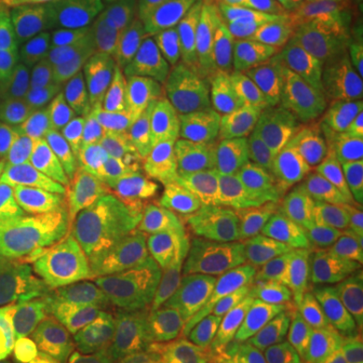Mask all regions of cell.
<instances>
[{"instance_id": "cell-1", "label": "cell", "mask_w": 363, "mask_h": 363, "mask_svg": "<svg viewBox=\"0 0 363 363\" xmlns=\"http://www.w3.org/2000/svg\"><path fill=\"white\" fill-rule=\"evenodd\" d=\"M95 9L107 55L123 57L178 52L208 18L204 0H107Z\"/></svg>"}, {"instance_id": "cell-2", "label": "cell", "mask_w": 363, "mask_h": 363, "mask_svg": "<svg viewBox=\"0 0 363 363\" xmlns=\"http://www.w3.org/2000/svg\"><path fill=\"white\" fill-rule=\"evenodd\" d=\"M341 131L323 111L305 73L291 75L271 111L247 135L248 152L297 154L327 168L337 150Z\"/></svg>"}, {"instance_id": "cell-3", "label": "cell", "mask_w": 363, "mask_h": 363, "mask_svg": "<svg viewBox=\"0 0 363 363\" xmlns=\"http://www.w3.org/2000/svg\"><path fill=\"white\" fill-rule=\"evenodd\" d=\"M21 37L35 85H51L107 55L97 9H55L23 14Z\"/></svg>"}, {"instance_id": "cell-4", "label": "cell", "mask_w": 363, "mask_h": 363, "mask_svg": "<svg viewBox=\"0 0 363 363\" xmlns=\"http://www.w3.org/2000/svg\"><path fill=\"white\" fill-rule=\"evenodd\" d=\"M230 130L224 111L202 105H188L172 123L164 143L178 188L180 220L184 214L204 208L226 154Z\"/></svg>"}, {"instance_id": "cell-5", "label": "cell", "mask_w": 363, "mask_h": 363, "mask_svg": "<svg viewBox=\"0 0 363 363\" xmlns=\"http://www.w3.org/2000/svg\"><path fill=\"white\" fill-rule=\"evenodd\" d=\"M351 283H323L309 289L285 319L293 353L317 363H350L355 355V325L347 289Z\"/></svg>"}, {"instance_id": "cell-6", "label": "cell", "mask_w": 363, "mask_h": 363, "mask_svg": "<svg viewBox=\"0 0 363 363\" xmlns=\"http://www.w3.org/2000/svg\"><path fill=\"white\" fill-rule=\"evenodd\" d=\"M323 194L327 174L311 160L281 152L252 156V218L269 238Z\"/></svg>"}, {"instance_id": "cell-7", "label": "cell", "mask_w": 363, "mask_h": 363, "mask_svg": "<svg viewBox=\"0 0 363 363\" xmlns=\"http://www.w3.org/2000/svg\"><path fill=\"white\" fill-rule=\"evenodd\" d=\"M301 264L307 291L323 283H351L359 274L357 226L329 192L305 210Z\"/></svg>"}, {"instance_id": "cell-8", "label": "cell", "mask_w": 363, "mask_h": 363, "mask_svg": "<svg viewBox=\"0 0 363 363\" xmlns=\"http://www.w3.org/2000/svg\"><path fill=\"white\" fill-rule=\"evenodd\" d=\"M295 73L301 71L291 65L286 45L272 33L259 51L238 65L233 99L226 109L233 130L247 140L248 133L271 111L281 89Z\"/></svg>"}, {"instance_id": "cell-9", "label": "cell", "mask_w": 363, "mask_h": 363, "mask_svg": "<svg viewBox=\"0 0 363 363\" xmlns=\"http://www.w3.org/2000/svg\"><path fill=\"white\" fill-rule=\"evenodd\" d=\"M363 40V0H331L283 43L291 65L305 73L323 61L350 55Z\"/></svg>"}, {"instance_id": "cell-10", "label": "cell", "mask_w": 363, "mask_h": 363, "mask_svg": "<svg viewBox=\"0 0 363 363\" xmlns=\"http://www.w3.org/2000/svg\"><path fill=\"white\" fill-rule=\"evenodd\" d=\"M198 286L218 313L242 319L271 343L281 341L285 317L260 283L257 264H210Z\"/></svg>"}, {"instance_id": "cell-11", "label": "cell", "mask_w": 363, "mask_h": 363, "mask_svg": "<svg viewBox=\"0 0 363 363\" xmlns=\"http://www.w3.org/2000/svg\"><path fill=\"white\" fill-rule=\"evenodd\" d=\"M59 327L109 363H140L116 315L89 277L69 281Z\"/></svg>"}, {"instance_id": "cell-12", "label": "cell", "mask_w": 363, "mask_h": 363, "mask_svg": "<svg viewBox=\"0 0 363 363\" xmlns=\"http://www.w3.org/2000/svg\"><path fill=\"white\" fill-rule=\"evenodd\" d=\"M307 206L301 208L272 236L257 259L260 283L285 319L297 309L301 298L307 293L301 264V224Z\"/></svg>"}, {"instance_id": "cell-13", "label": "cell", "mask_w": 363, "mask_h": 363, "mask_svg": "<svg viewBox=\"0 0 363 363\" xmlns=\"http://www.w3.org/2000/svg\"><path fill=\"white\" fill-rule=\"evenodd\" d=\"M123 184L133 206L138 208L154 233H168L180 222L178 188L166 143H157L138 162H133L128 172V180Z\"/></svg>"}, {"instance_id": "cell-14", "label": "cell", "mask_w": 363, "mask_h": 363, "mask_svg": "<svg viewBox=\"0 0 363 363\" xmlns=\"http://www.w3.org/2000/svg\"><path fill=\"white\" fill-rule=\"evenodd\" d=\"M277 0H234L220 6L202 28L226 57L245 63L274 33Z\"/></svg>"}, {"instance_id": "cell-15", "label": "cell", "mask_w": 363, "mask_h": 363, "mask_svg": "<svg viewBox=\"0 0 363 363\" xmlns=\"http://www.w3.org/2000/svg\"><path fill=\"white\" fill-rule=\"evenodd\" d=\"M182 65L192 105L224 111L233 99L238 63L226 57L200 26L184 45Z\"/></svg>"}, {"instance_id": "cell-16", "label": "cell", "mask_w": 363, "mask_h": 363, "mask_svg": "<svg viewBox=\"0 0 363 363\" xmlns=\"http://www.w3.org/2000/svg\"><path fill=\"white\" fill-rule=\"evenodd\" d=\"M204 216L214 222H247L252 218V154L238 131L230 130L220 169L210 186Z\"/></svg>"}, {"instance_id": "cell-17", "label": "cell", "mask_w": 363, "mask_h": 363, "mask_svg": "<svg viewBox=\"0 0 363 363\" xmlns=\"http://www.w3.org/2000/svg\"><path fill=\"white\" fill-rule=\"evenodd\" d=\"M89 279L105 305L116 315L117 323L121 325L133 353L138 355V359H142L156 337L152 311L147 309L142 293L131 283L121 264L113 260H101L91 271Z\"/></svg>"}, {"instance_id": "cell-18", "label": "cell", "mask_w": 363, "mask_h": 363, "mask_svg": "<svg viewBox=\"0 0 363 363\" xmlns=\"http://www.w3.org/2000/svg\"><path fill=\"white\" fill-rule=\"evenodd\" d=\"M61 145L47 128H35L13 164L0 168V202L47 198L59 180Z\"/></svg>"}, {"instance_id": "cell-19", "label": "cell", "mask_w": 363, "mask_h": 363, "mask_svg": "<svg viewBox=\"0 0 363 363\" xmlns=\"http://www.w3.org/2000/svg\"><path fill=\"white\" fill-rule=\"evenodd\" d=\"M101 99V67L85 63L52 81L39 105L43 128L55 135H65L81 121L93 117Z\"/></svg>"}, {"instance_id": "cell-20", "label": "cell", "mask_w": 363, "mask_h": 363, "mask_svg": "<svg viewBox=\"0 0 363 363\" xmlns=\"http://www.w3.org/2000/svg\"><path fill=\"white\" fill-rule=\"evenodd\" d=\"M182 220L210 264H257L262 248L271 240L255 220L214 222L204 216L202 208L184 214Z\"/></svg>"}, {"instance_id": "cell-21", "label": "cell", "mask_w": 363, "mask_h": 363, "mask_svg": "<svg viewBox=\"0 0 363 363\" xmlns=\"http://www.w3.org/2000/svg\"><path fill=\"white\" fill-rule=\"evenodd\" d=\"M33 255L43 267L61 274L67 281L89 277L91 271L105 260L95 212L65 222L51 242Z\"/></svg>"}, {"instance_id": "cell-22", "label": "cell", "mask_w": 363, "mask_h": 363, "mask_svg": "<svg viewBox=\"0 0 363 363\" xmlns=\"http://www.w3.org/2000/svg\"><path fill=\"white\" fill-rule=\"evenodd\" d=\"M305 77L339 131L345 133L362 121V89L351 52L311 67Z\"/></svg>"}, {"instance_id": "cell-23", "label": "cell", "mask_w": 363, "mask_h": 363, "mask_svg": "<svg viewBox=\"0 0 363 363\" xmlns=\"http://www.w3.org/2000/svg\"><path fill=\"white\" fill-rule=\"evenodd\" d=\"M216 307L200 286H186L162 293L152 311V319L156 335L192 351L196 341L204 335L208 325L216 319Z\"/></svg>"}, {"instance_id": "cell-24", "label": "cell", "mask_w": 363, "mask_h": 363, "mask_svg": "<svg viewBox=\"0 0 363 363\" xmlns=\"http://www.w3.org/2000/svg\"><path fill=\"white\" fill-rule=\"evenodd\" d=\"M49 196L0 202V242L23 252H39L65 224Z\"/></svg>"}, {"instance_id": "cell-25", "label": "cell", "mask_w": 363, "mask_h": 363, "mask_svg": "<svg viewBox=\"0 0 363 363\" xmlns=\"http://www.w3.org/2000/svg\"><path fill=\"white\" fill-rule=\"evenodd\" d=\"M192 105L190 93L184 91L180 95L168 99L150 116L140 121L131 123L123 130H116L107 133V162L111 168L128 169L138 162L143 154H147L157 143H162L168 135L172 123L178 119L182 111Z\"/></svg>"}, {"instance_id": "cell-26", "label": "cell", "mask_w": 363, "mask_h": 363, "mask_svg": "<svg viewBox=\"0 0 363 363\" xmlns=\"http://www.w3.org/2000/svg\"><path fill=\"white\" fill-rule=\"evenodd\" d=\"M0 363H109L55 325L37 331L9 333Z\"/></svg>"}, {"instance_id": "cell-27", "label": "cell", "mask_w": 363, "mask_h": 363, "mask_svg": "<svg viewBox=\"0 0 363 363\" xmlns=\"http://www.w3.org/2000/svg\"><path fill=\"white\" fill-rule=\"evenodd\" d=\"M105 259L121 262L145 236L154 233L147 220L130 200L128 188L121 182L95 210Z\"/></svg>"}, {"instance_id": "cell-28", "label": "cell", "mask_w": 363, "mask_h": 363, "mask_svg": "<svg viewBox=\"0 0 363 363\" xmlns=\"http://www.w3.org/2000/svg\"><path fill=\"white\" fill-rule=\"evenodd\" d=\"M69 281L37 260V269L28 279L23 295L18 298L9 319L11 331H37L59 325V317L65 303Z\"/></svg>"}, {"instance_id": "cell-29", "label": "cell", "mask_w": 363, "mask_h": 363, "mask_svg": "<svg viewBox=\"0 0 363 363\" xmlns=\"http://www.w3.org/2000/svg\"><path fill=\"white\" fill-rule=\"evenodd\" d=\"M325 174L331 196L353 224L363 228V121L343 133Z\"/></svg>"}, {"instance_id": "cell-30", "label": "cell", "mask_w": 363, "mask_h": 363, "mask_svg": "<svg viewBox=\"0 0 363 363\" xmlns=\"http://www.w3.org/2000/svg\"><path fill=\"white\" fill-rule=\"evenodd\" d=\"M180 73V51L162 57H119L101 67V95L154 89Z\"/></svg>"}, {"instance_id": "cell-31", "label": "cell", "mask_w": 363, "mask_h": 363, "mask_svg": "<svg viewBox=\"0 0 363 363\" xmlns=\"http://www.w3.org/2000/svg\"><path fill=\"white\" fill-rule=\"evenodd\" d=\"M188 91L186 85V75H184V65L182 73L176 79H172L166 85H160L154 89L130 91V93H111V95H101L99 104L93 111V119L104 128L107 133L116 130H123L131 123L140 121L145 116H150L154 109H157L168 99Z\"/></svg>"}, {"instance_id": "cell-32", "label": "cell", "mask_w": 363, "mask_h": 363, "mask_svg": "<svg viewBox=\"0 0 363 363\" xmlns=\"http://www.w3.org/2000/svg\"><path fill=\"white\" fill-rule=\"evenodd\" d=\"M37 85L28 65L21 21L0 6V101H35Z\"/></svg>"}, {"instance_id": "cell-33", "label": "cell", "mask_w": 363, "mask_h": 363, "mask_svg": "<svg viewBox=\"0 0 363 363\" xmlns=\"http://www.w3.org/2000/svg\"><path fill=\"white\" fill-rule=\"evenodd\" d=\"M123 182V169L107 168L87 176L61 178L52 186L49 200L67 222L93 214L107 196Z\"/></svg>"}, {"instance_id": "cell-34", "label": "cell", "mask_w": 363, "mask_h": 363, "mask_svg": "<svg viewBox=\"0 0 363 363\" xmlns=\"http://www.w3.org/2000/svg\"><path fill=\"white\" fill-rule=\"evenodd\" d=\"M271 343L250 329L242 319L218 313L204 335L196 341L192 353L202 363H234L248 350Z\"/></svg>"}, {"instance_id": "cell-35", "label": "cell", "mask_w": 363, "mask_h": 363, "mask_svg": "<svg viewBox=\"0 0 363 363\" xmlns=\"http://www.w3.org/2000/svg\"><path fill=\"white\" fill-rule=\"evenodd\" d=\"M168 245V233H152L119 262L131 283L142 293L150 311H154L157 298L164 293Z\"/></svg>"}, {"instance_id": "cell-36", "label": "cell", "mask_w": 363, "mask_h": 363, "mask_svg": "<svg viewBox=\"0 0 363 363\" xmlns=\"http://www.w3.org/2000/svg\"><path fill=\"white\" fill-rule=\"evenodd\" d=\"M107 166V131L93 117L67 131L59 156L61 178L87 176Z\"/></svg>"}, {"instance_id": "cell-37", "label": "cell", "mask_w": 363, "mask_h": 363, "mask_svg": "<svg viewBox=\"0 0 363 363\" xmlns=\"http://www.w3.org/2000/svg\"><path fill=\"white\" fill-rule=\"evenodd\" d=\"M168 259H166V285L164 293L198 286L208 272L210 260L194 242L188 226L180 220L168 230Z\"/></svg>"}, {"instance_id": "cell-38", "label": "cell", "mask_w": 363, "mask_h": 363, "mask_svg": "<svg viewBox=\"0 0 363 363\" xmlns=\"http://www.w3.org/2000/svg\"><path fill=\"white\" fill-rule=\"evenodd\" d=\"M39 117L37 101H0V168L23 152Z\"/></svg>"}, {"instance_id": "cell-39", "label": "cell", "mask_w": 363, "mask_h": 363, "mask_svg": "<svg viewBox=\"0 0 363 363\" xmlns=\"http://www.w3.org/2000/svg\"><path fill=\"white\" fill-rule=\"evenodd\" d=\"M37 269L33 252H23L0 242V321H9L28 279Z\"/></svg>"}, {"instance_id": "cell-40", "label": "cell", "mask_w": 363, "mask_h": 363, "mask_svg": "<svg viewBox=\"0 0 363 363\" xmlns=\"http://www.w3.org/2000/svg\"><path fill=\"white\" fill-rule=\"evenodd\" d=\"M331 0H277L274 2V35L285 40L303 21L323 9Z\"/></svg>"}, {"instance_id": "cell-41", "label": "cell", "mask_w": 363, "mask_h": 363, "mask_svg": "<svg viewBox=\"0 0 363 363\" xmlns=\"http://www.w3.org/2000/svg\"><path fill=\"white\" fill-rule=\"evenodd\" d=\"M107 0H0V6L14 14H28L55 9H95Z\"/></svg>"}, {"instance_id": "cell-42", "label": "cell", "mask_w": 363, "mask_h": 363, "mask_svg": "<svg viewBox=\"0 0 363 363\" xmlns=\"http://www.w3.org/2000/svg\"><path fill=\"white\" fill-rule=\"evenodd\" d=\"M140 363H202L194 353L169 339L156 335Z\"/></svg>"}, {"instance_id": "cell-43", "label": "cell", "mask_w": 363, "mask_h": 363, "mask_svg": "<svg viewBox=\"0 0 363 363\" xmlns=\"http://www.w3.org/2000/svg\"><path fill=\"white\" fill-rule=\"evenodd\" d=\"M234 363H309L281 343H264L242 353Z\"/></svg>"}, {"instance_id": "cell-44", "label": "cell", "mask_w": 363, "mask_h": 363, "mask_svg": "<svg viewBox=\"0 0 363 363\" xmlns=\"http://www.w3.org/2000/svg\"><path fill=\"white\" fill-rule=\"evenodd\" d=\"M347 298H350L351 317L355 325V347H363V277L351 281Z\"/></svg>"}, {"instance_id": "cell-45", "label": "cell", "mask_w": 363, "mask_h": 363, "mask_svg": "<svg viewBox=\"0 0 363 363\" xmlns=\"http://www.w3.org/2000/svg\"><path fill=\"white\" fill-rule=\"evenodd\" d=\"M353 57V63H355V69H357V77H359V89H362V119H363V40L353 49L351 52Z\"/></svg>"}, {"instance_id": "cell-46", "label": "cell", "mask_w": 363, "mask_h": 363, "mask_svg": "<svg viewBox=\"0 0 363 363\" xmlns=\"http://www.w3.org/2000/svg\"><path fill=\"white\" fill-rule=\"evenodd\" d=\"M9 333H11V323L9 321H0V351H2L6 339H9Z\"/></svg>"}, {"instance_id": "cell-47", "label": "cell", "mask_w": 363, "mask_h": 363, "mask_svg": "<svg viewBox=\"0 0 363 363\" xmlns=\"http://www.w3.org/2000/svg\"><path fill=\"white\" fill-rule=\"evenodd\" d=\"M357 236H359V274L363 277V228H357Z\"/></svg>"}, {"instance_id": "cell-48", "label": "cell", "mask_w": 363, "mask_h": 363, "mask_svg": "<svg viewBox=\"0 0 363 363\" xmlns=\"http://www.w3.org/2000/svg\"><path fill=\"white\" fill-rule=\"evenodd\" d=\"M206 4H210V6H216V9H220V6H226V4H230V2H234V0H204Z\"/></svg>"}, {"instance_id": "cell-49", "label": "cell", "mask_w": 363, "mask_h": 363, "mask_svg": "<svg viewBox=\"0 0 363 363\" xmlns=\"http://www.w3.org/2000/svg\"><path fill=\"white\" fill-rule=\"evenodd\" d=\"M353 363H363V347H357V351H355V355H353V359H351Z\"/></svg>"}, {"instance_id": "cell-50", "label": "cell", "mask_w": 363, "mask_h": 363, "mask_svg": "<svg viewBox=\"0 0 363 363\" xmlns=\"http://www.w3.org/2000/svg\"><path fill=\"white\" fill-rule=\"evenodd\" d=\"M350 363H353V362H350Z\"/></svg>"}]
</instances>
